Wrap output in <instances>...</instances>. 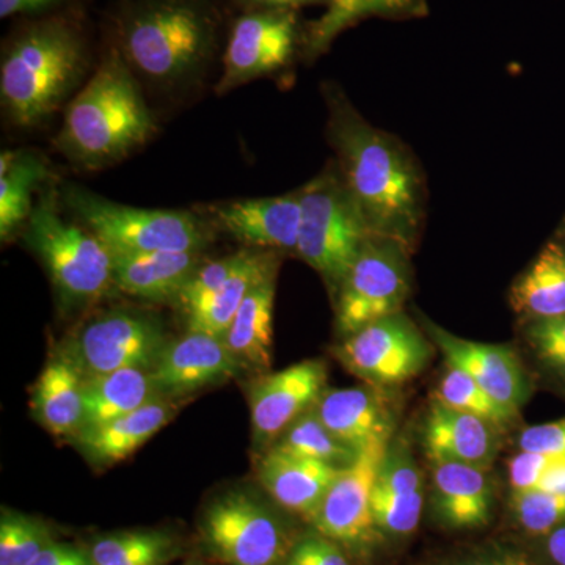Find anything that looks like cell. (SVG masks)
<instances>
[{"mask_svg":"<svg viewBox=\"0 0 565 565\" xmlns=\"http://www.w3.org/2000/svg\"><path fill=\"white\" fill-rule=\"evenodd\" d=\"M330 129L345 184L373 236L411 248L422 221V181L411 156L344 103L333 102Z\"/></svg>","mask_w":565,"mask_h":565,"instance_id":"1","label":"cell"},{"mask_svg":"<svg viewBox=\"0 0 565 565\" xmlns=\"http://www.w3.org/2000/svg\"><path fill=\"white\" fill-rule=\"evenodd\" d=\"M87 65V36L79 20L66 13L32 18L3 46V110L22 128L39 125L62 106Z\"/></svg>","mask_w":565,"mask_h":565,"instance_id":"2","label":"cell"},{"mask_svg":"<svg viewBox=\"0 0 565 565\" xmlns=\"http://www.w3.org/2000/svg\"><path fill=\"white\" fill-rule=\"evenodd\" d=\"M152 131L154 121L139 82L120 51L111 46L70 104L55 145L71 162L95 170L131 154Z\"/></svg>","mask_w":565,"mask_h":565,"instance_id":"3","label":"cell"},{"mask_svg":"<svg viewBox=\"0 0 565 565\" xmlns=\"http://www.w3.org/2000/svg\"><path fill=\"white\" fill-rule=\"evenodd\" d=\"M115 24L122 58L158 84L192 79L217 47L218 18L207 0H128Z\"/></svg>","mask_w":565,"mask_h":565,"instance_id":"4","label":"cell"},{"mask_svg":"<svg viewBox=\"0 0 565 565\" xmlns=\"http://www.w3.org/2000/svg\"><path fill=\"white\" fill-rule=\"evenodd\" d=\"M24 239L65 302L90 303L114 285V253L90 230L66 222L54 193H41L25 223Z\"/></svg>","mask_w":565,"mask_h":565,"instance_id":"5","label":"cell"},{"mask_svg":"<svg viewBox=\"0 0 565 565\" xmlns=\"http://www.w3.org/2000/svg\"><path fill=\"white\" fill-rule=\"evenodd\" d=\"M300 202L296 253L338 292L373 233L340 174L316 178L300 191Z\"/></svg>","mask_w":565,"mask_h":565,"instance_id":"6","label":"cell"},{"mask_svg":"<svg viewBox=\"0 0 565 565\" xmlns=\"http://www.w3.org/2000/svg\"><path fill=\"white\" fill-rule=\"evenodd\" d=\"M63 200L114 255L200 252L210 241L204 223L189 211L126 206L76 185H66Z\"/></svg>","mask_w":565,"mask_h":565,"instance_id":"7","label":"cell"},{"mask_svg":"<svg viewBox=\"0 0 565 565\" xmlns=\"http://www.w3.org/2000/svg\"><path fill=\"white\" fill-rule=\"evenodd\" d=\"M200 533L207 552L226 565H285L294 545L281 520L244 492L212 501Z\"/></svg>","mask_w":565,"mask_h":565,"instance_id":"8","label":"cell"},{"mask_svg":"<svg viewBox=\"0 0 565 565\" xmlns=\"http://www.w3.org/2000/svg\"><path fill=\"white\" fill-rule=\"evenodd\" d=\"M407 247L370 237L338 291L337 326L351 337L370 323L399 315L411 291Z\"/></svg>","mask_w":565,"mask_h":565,"instance_id":"9","label":"cell"},{"mask_svg":"<svg viewBox=\"0 0 565 565\" xmlns=\"http://www.w3.org/2000/svg\"><path fill=\"white\" fill-rule=\"evenodd\" d=\"M334 353L345 370L364 384L385 388L403 385L423 373L433 348L414 323L399 313L345 337Z\"/></svg>","mask_w":565,"mask_h":565,"instance_id":"10","label":"cell"},{"mask_svg":"<svg viewBox=\"0 0 565 565\" xmlns=\"http://www.w3.org/2000/svg\"><path fill=\"white\" fill-rule=\"evenodd\" d=\"M300 40L299 20L288 7H256L233 22L217 92L226 93L273 74L291 62Z\"/></svg>","mask_w":565,"mask_h":565,"instance_id":"11","label":"cell"},{"mask_svg":"<svg viewBox=\"0 0 565 565\" xmlns=\"http://www.w3.org/2000/svg\"><path fill=\"white\" fill-rule=\"evenodd\" d=\"M161 326L148 316L110 311L77 334L70 356L87 377L114 371L151 370L166 348Z\"/></svg>","mask_w":565,"mask_h":565,"instance_id":"12","label":"cell"},{"mask_svg":"<svg viewBox=\"0 0 565 565\" xmlns=\"http://www.w3.org/2000/svg\"><path fill=\"white\" fill-rule=\"evenodd\" d=\"M388 446L359 452L340 471L315 516L313 525L319 534L353 548L366 545L374 537L377 531L373 515L374 486Z\"/></svg>","mask_w":565,"mask_h":565,"instance_id":"13","label":"cell"},{"mask_svg":"<svg viewBox=\"0 0 565 565\" xmlns=\"http://www.w3.org/2000/svg\"><path fill=\"white\" fill-rule=\"evenodd\" d=\"M326 385L322 360H305L259 379L250 392L255 444L273 446L300 415L318 404Z\"/></svg>","mask_w":565,"mask_h":565,"instance_id":"14","label":"cell"},{"mask_svg":"<svg viewBox=\"0 0 565 565\" xmlns=\"http://www.w3.org/2000/svg\"><path fill=\"white\" fill-rule=\"evenodd\" d=\"M427 332L444 353L446 364L465 371L493 399L519 415L526 403L530 386L522 362L511 348L475 343L446 332L433 322H427Z\"/></svg>","mask_w":565,"mask_h":565,"instance_id":"15","label":"cell"},{"mask_svg":"<svg viewBox=\"0 0 565 565\" xmlns=\"http://www.w3.org/2000/svg\"><path fill=\"white\" fill-rule=\"evenodd\" d=\"M239 370L223 338L188 332L166 344L151 377L159 396L178 397L234 377Z\"/></svg>","mask_w":565,"mask_h":565,"instance_id":"16","label":"cell"},{"mask_svg":"<svg viewBox=\"0 0 565 565\" xmlns=\"http://www.w3.org/2000/svg\"><path fill=\"white\" fill-rule=\"evenodd\" d=\"M316 412L353 451L362 452L393 441L394 415L377 386L326 390Z\"/></svg>","mask_w":565,"mask_h":565,"instance_id":"17","label":"cell"},{"mask_svg":"<svg viewBox=\"0 0 565 565\" xmlns=\"http://www.w3.org/2000/svg\"><path fill=\"white\" fill-rule=\"evenodd\" d=\"M212 214L225 232L248 247L297 250L302 221L300 192L217 204Z\"/></svg>","mask_w":565,"mask_h":565,"instance_id":"18","label":"cell"},{"mask_svg":"<svg viewBox=\"0 0 565 565\" xmlns=\"http://www.w3.org/2000/svg\"><path fill=\"white\" fill-rule=\"evenodd\" d=\"M494 424L434 401L423 424V446L430 463H463L489 468L500 437Z\"/></svg>","mask_w":565,"mask_h":565,"instance_id":"19","label":"cell"},{"mask_svg":"<svg viewBox=\"0 0 565 565\" xmlns=\"http://www.w3.org/2000/svg\"><path fill=\"white\" fill-rule=\"evenodd\" d=\"M424 481L411 449L390 444L373 493L375 527L392 535L415 533L422 520Z\"/></svg>","mask_w":565,"mask_h":565,"instance_id":"20","label":"cell"},{"mask_svg":"<svg viewBox=\"0 0 565 565\" xmlns=\"http://www.w3.org/2000/svg\"><path fill=\"white\" fill-rule=\"evenodd\" d=\"M343 468L269 449L258 467L259 481L275 503L313 523L323 498Z\"/></svg>","mask_w":565,"mask_h":565,"instance_id":"21","label":"cell"},{"mask_svg":"<svg viewBox=\"0 0 565 565\" xmlns=\"http://www.w3.org/2000/svg\"><path fill=\"white\" fill-rule=\"evenodd\" d=\"M434 509L452 530H479L492 519L493 486L487 468L463 463L433 465Z\"/></svg>","mask_w":565,"mask_h":565,"instance_id":"22","label":"cell"},{"mask_svg":"<svg viewBox=\"0 0 565 565\" xmlns=\"http://www.w3.org/2000/svg\"><path fill=\"white\" fill-rule=\"evenodd\" d=\"M200 266L199 252L114 255V285L151 302L177 300Z\"/></svg>","mask_w":565,"mask_h":565,"instance_id":"23","label":"cell"},{"mask_svg":"<svg viewBox=\"0 0 565 565\" xmlns=\"http://www.w3.org/2000/svg\"><path fill=\"white\" fill-rule=\"evenodd\" d=\"M177 411L170 397L158 396L139 411L103 426L81 430L76 440L92 463L109 467L132 456L152 435L172 422Z\"/></svg>","mask_w":565,"mask_h":565,"instance_id":"24","label":"cell"},{"mask_svg":"<svg viewBox=\"0 0 565 565\" xmlns=\"http://www.w3.org/2000/svg\"><path fill=\"white\" fill-rule=\"evenodd\" d=\"M277 269L253 286L223 341L241 367L269 371L274 362V302Z\"/></svg>","mask_w":565,"mask_h":565,"instance_id":"25","label":"cell"},{"mask_svg":"<svg viewBox=\"0 0 565 565\" xmlns=\"http://www.w3.org/2000/svg\"><path fill=\"white\" fill-rule=\"evenodd\" d=\"M82 371L70 355L47 362L33 390V411L40 423L54 435H74L85 426Z\"/></svg>","mask_w":565,"mask_h":565,"instance_id":"26","label":"cell"},{"mask_svg":"<svg viewBox=\"0 0 565 565\" xmlns=\"http://www.w3.org/2000/svg\"><path fill=\"white\" fill-rule=\"evenodd\" d=\"M511 307L527 322L565 316V244L552 241L511 289Z\"/></svg>","mask_w":565,"mask_h":565,"instance_id":"27","label":"cell"},{"mask_svg":"<svg viewBox=\"0 0 565 565\" xmlns=\"http://www.w3.org/2000/svg\"><path fill=\"white\" fill-rule=\"evenodd\" d=\"M151 370H120L85 377V426H103L121 416L139 411L158 397ZM82 429V430H84Z\"/></svg>","mask_w":565,"mask_h":565,"instance_id":"28","label":"cell"},{"mask_svg":"<svg viewBox=\"0 0 565 565\" xmlns=\"http://www.w3.org/2000/svg\"><path fill=\"white\" fill-rule=\"evenodd\" d=\"M47 178L43 158L31 151L0 156V237L9 241L31 217L32 193Z\"/></svg>","mask_w":565,"mask_h":565,"instance_id":"29","label":"cell"},{"mask_svg":"<svg viewBox=\"0 0 565 565\" xmlns=\"http://www.w3.org/2000/svg\"><path fill=\"white\" fill-rule=\"evenodd\" d=\"M274 253L250 250L243 266L226 280L214 296L189 316V332H203L214 337H225L230 323L243 305L247 294L252 291L264 275L277 269Z\"/></svg>","mask_w":565,"mask_h":565,"instance_id":"30","label":"cell"},{"mask_svg":"<svg viewBox=\"0 0 565 565\" xmlns=\"http://www.w3.org/2000/svg\"><path fill=\"white\" fill-rule=\"evenodd\" d=\"M426 11V0H330L329 10L305 36L308 52L326 50L338 33L367 17L408 18Z\"/></svg>","mask_w":565,"mask_h":565,"instance_id":"31","label":"cell"},{"mask_svg":"<svg viewBox=\"0 0 565 565\" xmlns=\"http://www.w3.org/2000/svg\"><path fill=\"white\" fill-rule=\"evenodd\" d=\"M285 455L319 460L345 468L356 459L359 452L343 444L319 418L315 407L300 415L270 446Z\"/></svg>","mask_w":565,"mask_h":565,"instance_id":"32","label":"cell"},{"mask_svg":"<svg viewBox=\"0 0 565 565\" xmlns=\"http://www.w3.org/2000/svg\"><path fill=\"white\" fill-rule=\"evenodd\" d=\"M435 401L463 414L486 419L494 424L498 429H503L519 416L493 399L481 385L476 384L470 375L452 364H448L438 382Z\"/></svg>","mask_w":565,"mask_h":565,"instance_id":"33","label":"cell"},{"mask_svg":"<svg viewBox=\"0 0 565 565\" xmlns=\"http://www.w3.org/2000/svg\"><path fill=\"white\" fill-rule=\"evenodd\" d=\"M51 544L50 530L43 522L3 509L0 519V565H29L41 550Z\"/></svg>","mask_w":565,"mask_h":565,"instance_id":"34","label":"cell"},{"mask_svg":"<svg viewBox=\"0 0 565 565\" xmlns=\"http://www.w3.org/2000/svg\"><path fill=\"white\" fill-rule=\"evenodd\" d=\"M167 550H173V541L167 534L159 531H125L98 539L88 553L95 565H122Z\"/></svg>","mask_w":565,"mask_h":565,"instance_id":"35","label":"cell"},{"mask_svg":"<svg viewBox=\"0 0 565 565\" xmlns=\"http://www.w3.org/2000/svg\"><path fill=\"white\" fill-rule=\"evenodd\" d=\"M248 255H250V250H241L200 266L177 299L185 316L189 318L200 307H203L225 285L226 280L243 266Z\"/></svg>","mask_w":565,"mask_h":565,"instance_id":"36","label":"cell"},{"mask_svg":"<svg viewBox=\"0 0 565 565\" xmlns=\"http://www.w3.org/2000/svg\"><path fill=\"white\" fill-rule=\"evenodd\" d=\"M512 505L520 525L533 534L552 533L565 522V494L526 490L512 493Z\"/></svg>","mask_w":565,"mask_h":565,"instance_id":"37","label":"cell"},{"mask_svg":"<svg viewBox=\"0 0 565 565\" xmlns=\"http://www.w3.org/2000/svg\"><path fill=\"white\" fill-rule=\"evenodd\" d=\"M285 565H351L341 545L319 534L303 535L294 542Z\"/></svg>","mask_w":565,"mask_h":565,"instance_id":"38","label":"cell"},{"mask_svg":"<svg viewBox=\"0 0 565 565\" xmlns=\"http://www.w3.org/2000/svg\"><path fill=\"white\" fill-rule=\"evenodd\" d=\"M561 459H565V457L520 451L509 460L508 465L512 493L535 489L546 471Z\"/></svg>","mask_w":565,"mask_h":565,"instance_id":"39","label":"cell"},{"mask_svg":"<svg viewBox=\"0 0 565 565\" xmlns=\"http://www.w3.org/2000/svg\"><path fill=\"white\" fill-rule=\"evenodd\" d=\"M516 444L520 451L565 457V418L526 427L519 435Z\"/></svg>","mask_w":565,"mask_h":565,"instance_id":"40","label":"cell"},{"mask_svg":"<svg viewBox=\"0 0 565 565\" xmlns=\"http://www.w3.org/2000/svg\"><path fill=\"white\" fill-rule=\"evenodd\" d=\"M68 0H0V18L46 17Z\"/></svg>","mask_w":565,"mask_h":565,"instance_id":"41","label":"cell"},{"mask_svg":"<svg viewBox=\"0 0 565 565\" xmlns=\"http://www.w3.org/2000/svg\"><path fill=\"white\" fill-rule=\"evenodd\" d=\"M455 565H533L522 553H516L514 550H494V552L481 553L465 557Z\"/></svg>","mask_w":565,"mask_h":565,"instance_id":"42","label":"cell"},{"mask_svg":"<svg viewBox=\"0 0 565 565\" xmlns=\"http://www.w3.org/2000/svg\"><path fill=\"white\" fill-rule=\"evenodd\" d=\"M82 553L84 550L77 548V546L52 542L46 548L41 550L39 556L29 565H66Z\"/></svg>","mask_w":565,"mask_h":565,"instance_id":"43","label":"cell"},{"mask_svg":"<svg viewBox=\"0 0 565 565\" xmlns=\"http://www.w3.org/2000/svg\"><path fill=\"white\" fill-rule=\"evenodd\" d=\"M537 490L544 492L565 494V459L557 460L552 468L544 475L537 487Z\"/></svg>","mask_w":565,"mask_h":565,"instance_id":"44","label":"cell"},{"mask_svg":"<svg viewBox=\"0 0 565 565\" xmlns=\"http://www.w3.org/2000/svg\"><path fill=\"white\" fill-rule=\"evenodd\" d=\"M548 553L557 565H565V522L550 534Z\"/></svg>","mask_w":565,"mask_h":565,"instance_id":"45","label":"cell"},{"mask_svg":"<svg viewBox=\"0 0 565 565\" xmlns=\"http://www.w3.org/2000/svg\"><path fill=\"white\" fill-rule=\"evenodd\" d=\"M236 2H243L250 9L256 7H288V9H296L300 3L313 2V0H236Z\"/></svg>","mask_w":565,"mask_h":565,"instance_id":"46","label":"cell"},{"mask_svg":"<svg viewBox=\"0 0 565 565\" xmlns=\"http://www.w3.org/2000/svg\"><path fill=\"white\" fill-rule=\"evenodd\" d=\"M173 550H167V552H158L151 553V555H147L143 557H139V559L131 561V563L122 564V565H163L167 561L172 557Z\"/></svg>","mask_w":565,"mask_h":565,"instance_id":"47","label":"cell"}]
</instances>
